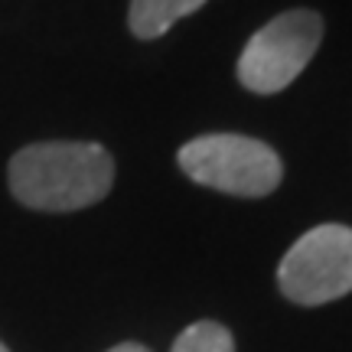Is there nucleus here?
<instances>
[{
  "mask_svg": "<svg viewBox=\"0 0 352 352\" xmlns=\"http://www.w3.org/2000/svg\"><path fill=\"white\" fill-rule=\"evenodd\" d=\"M277 284L300 307L346 297L352 290V228L329 222L300 235L277 267Z\"/></svg>",
  "mask_w": 352,
  "mask_h": 352,
  "instance_id": "obj_4",
  "label": "nucleus"
},
{
  "mask_svg": "<svg viewBox=\"0 0 352 352\" xmlns=\"http://www.w3.org/2000/svg\"><path fill=\"white\" fill-rule=\"evenodd\" d=\"M183 173L199 186L232 196H267L274 192L284 166L267 144L241 134H206L179 151Z\"/></svg>",
  "mask_w": 352,
  "mask_h": 352,
  "instance_id": "obj_2",
  "label": "nucleus"
},
{
  "mask_svg": "<svg viewBox=\"0 0 352 352\" xmlns=\"http://www.w3.org/2000/svg\"><path fill=\"white\" fill-rule=\"evenodd\" d=\"M108 352H151L147 346H140V342H121V346H114Z\"/></svg>",
  "mask_w": 352,
  "mask_h": 352,
  "instance_id": "obj_7",
  "label": "nucleus"
},
{
  "mask_svg": "<svg viewBox=\"0 0 352 352\" xmlns=\"http://www.w3.org/2000/svg\"><path fill=\"white\" fill-rule=\"evenodd\" d=\"M202 3L206 0H131V33L138 39L164 36L176 20L196 13Z\"/></svg>",
  "mask_w": 352,
  "mask_h": 352,
  "instance_id": "obj_5",
  "label": "nucleus"
},
{
  "mask_svg": "<svg viewBox=\"0 0 352 352\" xmlns=\"http://www.w3.org/2000/svg\"><path fill=\"white\" fill-rule=\"evenodd\" d=\"M0 352H7V346H3V342H0Z\"/></svg>",
  "mask_w": 352,
  "mask_h": 352,
  "instance_id": "obj_8",
  "label": "nucleus"
},
{
  "mask_svg": "<svg viewBox=\"0 0 352 352\" xmlns=\"http://www.w3.org/2000/svg\"><path fill=\"white\" fill-rule=\"evenodd\" d=\"M173 352H235V340L226 327L202 320V323H192L189 329L179 333V340L173 342Z\"/></svg>",
  "mask_w": 352,
  "mask_h": 352,
  "instance_id": "obj_6",
  "label": "nucleus"
},
{
  "mask_svg": "<svg viewBox=\"0 0 352 352\" xmlns=\"http://www.w3.org/2000/svg\"><path fill=\"white\" fill-rule=\"evenodd\" d=\"M323 39V20L314 10H287L254 33L239 59L241 85L254 95L287 88L314 59Z\"/></svg>",
  "mask_w": 352,
  "mask_h": 352,
  "instance_id": "obj_3",
  "label": "nucleus"
},
{
  "mask_svg": "<svg viewBox=\"0 0 352 352\" xmlns=\"http://www.w3.org/2000/svg\"><path fill=\"white\" fill-rule=\"evenodd\" d=\"M111 183L114 160L98 144H33L10 160L13 196L39 212H72L95 206L108 196Z\"/></svg>",
  "mask_w": 352,
  "mask_h": 352,
  "instance_id": "obj_1",
  "label": "nucleus"
}]
</instances>
